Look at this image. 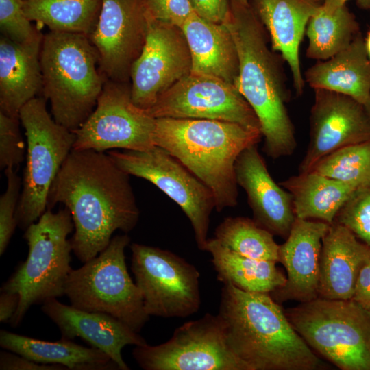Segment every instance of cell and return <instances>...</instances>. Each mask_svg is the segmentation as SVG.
I'll list each match as a JSON object with an SVG mask.
<instances>
[{
  "label": "cell",
  "mask_w": 370,
  "mask_h": 370,
  "mask_svg": "<svg viewBox=\"0 0 370 370\" xmlns=\"http://www.w3.org/2000/svg\"><path fill=\"white\" fill-rule=\"evenodd\" d=\"M181 29L190 51L191 72L214 76L234 85L239 62L234 40L226 25L210 21L195 13Z\"/></svg>",
  "instance_id": "24"
},
{
  "label": "cell",
  "mask_w": 370,
  "mask_h": 370,
  "mask_svg": "<svg viewBox=\"0 0 370 370\" xmlns=\"http://www.w3.org/2000/svg\"><path fill=\"white\" fill-rule=\"evenodd\" d=\"M335 222L370 248V186L356 191L338 212Z\"/></svg>",
  "instance_id": "34"
},
{
  "label": "cell",
  "mask_w": 370,
  "mask_h": 370,
  "mask_svg": "<svg viewBox=\"0 0 370 370\" xmlns=\"http://www.w3.org/2000/svg\"><path fill=\"white\" fill-rule=\"evenodd\" d=\"M131 270L150 316L184 318L201 305L199 273L184 258L159 247L132 243Z\"/></svg>",
  "instance_id": "10"
},
{
  "label": "cell",
  "mask_w": 370,
  "mask_h": 370,
  "mask_svg": "<svg viewBox=\"0 0 370 370\" xmlns=\"http://www.w3.org/2000/svg\"><path fill=\"white\" fill-rule=\"evenodd\" d=\"M330 224L295 217L286 241L280 245L279 262L286 271L285 284L273 292L277 302L301 303L319 297L322 240Z\"/></svg>",
  "instance_id": "18"
},
{
  "label": "cell",
  "mask_w": 370,
  "mask_h": 370,
  "mask_svg": "<svg viewBox=\"0 0 370 370\" xmlns=\"http://www.w3.org/2000/svg\"><path fill=\"white\" fill-rule=\"evenodd\" d=\"M46 103L43 96H38L19 112L27 138V154L16 219L23 230L46 211L52 184L76 138L74 132L54 120Z\"/></svg>",
  "instance_id": "9"
},
{
  "label": "cell",
  "mask_w": 370,
  "mask_h": 370,
  "mask_svg": "<svg viewBox=\"0 0 370 370\" xmlns=\"http://www.w3.org/2000/svg\"><path fill=\"white\" fill-rule=\"evenodd\" d=\"M0 352L1 370H66L60 365L42 364L31 360L14 352Z\"/></svg>",
  "instance_id": "39"
},
{
  "label": "cell",
  "mask_w": 370,
  "mask_h": 370,
  "mask_svg": "<svg viewBox=\"0 0 370 370\" xmlns=\"http://www.w3.org/2000/svg\"><path fill=\"white\" fill-rule=\"evenodd\" d=\"M23 10V0H0L1 35L19 44H27L43 38L40 29L33 26Z\"/></svg>",
  "instance_id": "33"
},
{
  "label": "cell",
  "mask_w": 370,
  "mask_h": 370,
  "mask_svg": "<svg viewBox=\"0 0 370 370\" xmlns=\"http://www.w3.org/2000/svg\"><path fill=\"white\" fill-rule=\"evenodd\" d=\"M19 296L17 293L1 291L0 321L10 323L17 310Z\"/></svg>",
  "instance_id": "41"
},
{
  "label": "cell",
  "mask_w": 370,
  "mask_h": 370,
  "mask_svg": "<svg viewBox=\"0 0 370 370\" xmlns=\"http://www.w3.org/2000/svg\"><path fill=\"white\" fill-rule=\"evenodd\" d=\"M235 173L238 185L247 195L254 220L272 234L286 238L295 219L292 197L272 178L257 145L241 153Z\"/></svg>",
  "instance_id": "19"
},
{
  "label": "cell",
  "mask_w": 370,
  "mask_h": 370,
  "mask_svg": "<svg viewBox=\"0 0 370 370\" xmlns=\"http://www.w3.org/2000/svg\"><path fill=\"white\" fill-rule=\"evenodd\" d=\"M310 115V140L299 166L308 172L329 153L370 141V110L348 95L317 88Z\"/></svg>",
  "instance_id": "17"
},
{
  "label": "cell",
  "mask_w": 370,
  "mask_h": 370,
  "mask_svg": "<svg viewBox=\"0 0 370 370\" xmlns=\"http://www.w3.org/2000/svg\"><path fill=\"white\" fill-rule=\"evenodd\" d=\"M212 256L218 280L241 290L272 294L282 287L286 276L275 262L247 257L233 251L215 238H208L205 250Z\"/></svg>",
  "instance_id": "28"
},
{
  "label": "cell",
  "mask_w": 370,
  "mask_h": 370,
  "mask_svg": "<svg viewBox=\"0 0 370 370\" xmlns=\"http://www.w3.org/2000/svg\"><path fill=\"white\" fill-rule=\"evenodd\" d=\"M157 19L181 27L195 13L190 0H147Z\"/></svg>",
  "instance_id": "37"
},
{
  "label": "cell",
  "mask_w": 370,
  "mask_h": 370,
  "mask_svg": "<svg viewBox=\"0 0 370 370\" xmlns=\"http://www.w3.org/2000/svg\"><path fill=\"white\" fill-rule=\"evenodd\" d=\"M215 238L225 247L243 256L279 262V248L273 234L254 219L226 217L217 227Z\"/></svg>",
  "instance_id": "31"
},
{
  "label": "cell",
  "mask_w": 370,
  "mask_h": 370,
  "mask_svg": "<svg viewBox=\"0 0 370 370\" xmlns=\"http://www.w3.org/2000/svg\"><path fill=\"white\" fill-rule=\"evenodd\" d=\"M260 132L210 119H156L154 145L177 159L212 192L215 210L238 201L235 163L246 148L257 145Z\"/></svg>",
  "instance_id": "4"
},
{
  "label": "cell",
  "mask_w": 370,
  "mask_h": 370,
  "mask_svg": "<svg viewBox=\"0 0 370 370\" xmlns=\"http://www.w3.org/2000/svg\"><path fill=\"white\" fill-rule=\"evenodd\" d=\"M130 242L127 234L112 237L97 256L72 269L64 293L71 306L111 315L138 333L149 316L127 271L125 249Z\"/></svg>",
  "instance_id": "8"
},
{
  "label": "cell",
  "mask_w": 370,
  "mask_h": 370,
  "mask_svg": "<svg viewBox=\"0 0 370 370\" xmlns=\"http://www.w3.org/2000/svg\"><path fill=\"white\" fill-rule=\"evenodd\" d=\"M73 229L71 214L64 207L57 212L47 209L25 230L27 259L1 288V291L19 296L17 310L10 322L13 327L21 323L32 305L65 295V284L73 269V250L67 236Z\"/></svg>",
  "instance_id": "6"
},
{
  "label": "cell",
  "mask_w": 370,
  "mask_h": 370,
  "mask_svg": "<svg viewBox=\"0 0 370 370\" xmlns=\"http://www.w3.org/2000/svg\"><path fill=\"white\" fill-rule=\"evenodd\" d=\"M227 343L250 370H318L325 367L269 293L225 283L218 314Z\"/></svg>",
  "instance_id": "2"
},
{
  "label": "cell",
  "mask_w": 370,
  "mask_h": 370,
  "mask_svg": "<svg viewBox=\"0 0 370 370\" xmlns=\"http://www.w3.org/2000/svg\"><path fill=\"white\" fill-rule=\"evenodd\" d=\"M304 77L313 89L348 95L370 110V59L361 33L345 49L308 68Z\"/></svg>",
  "instance_id": "25"
},
{
  "label": "cell",
  "mask_w": 370,
  "mask_h": 370,
  "mask_svg": "<svg viewBox=\"0 0 370 370\" xmlns=\"http://www.w3.org/2000/svg\"><path fill=\"white\" fill-rule=\"evenodd\" d=\"M291 195L295 217L332 224L357 191L352 186L313 171L299 173L280 182Z\"/></svg>",
  "instance_id": "27"
},
{
  "label": "cell",
  "mask_w": 370,
  "mask_h": 370,
  "mask_svg": "<svg viewBox=\"0 0 370 370\" xmlns=\"http://www.w3.org/2000/svg\"><path fill=\"white\" fill-rule=\"evenodd\" d=\"M191 70L190 51L181 27L156 18L150 12L145 42L130 72L134 103L149 110Z\"/></svg>",
  "instance_id": "15"
},
{
  "label": "cell",
  "mask_w": 370,
  "mask_h": 370,
  "mask_svg": "<svg viewBox=\"0 0 370 370\" xmlns=\"http://www.w3.org/2000/svg\"><path fill=\"white\" fill-rule=\"evenodd\" d=\"M42 38L19 44L1 36L0 112L19 117L22 107L42 92L40 62Z\"/></svg>",
  "instance_id": "23"
},
{
  "label": "cell",
  "mask_w": 370,
  "mask_h": 370,
  "mask_svg": "<svg viewBox=\"0 0 370 370\" xmlns=\"http://www.w3.org/2000/svg\"><path fill=\"white\" fill-rule=\"evenodd\" d=\"M155 126L156 119L134 103L127 83L107 79L93 112L74 131L73 149L147 150L155 146Z\"/></svg>",
  "instance_id": "13"
},
{
  "label": "cell",
  "mask_w": 370,
  "mask_h": 370,
  "mask_svg": "<svg viewBox=\"0 0 370 370\" xmlns=\"http://www.w3.org/2000/svg\"><path fill=\"white\" fill-rule=\"evenodd\" d=\"M41 310L58 327L62 338H81L106 354L120 370L130 369L122 358L121 351L125 346L147 344L138 332L106 313L83 310L62 304L57 298L45 301Z\"/></svg>",
  "instance_id": "20"
},
{
  "label": "cell",
  "mask_w": 370,
  "mask_h": 370,
  "mask_svg": "<svg viewBox=\"0 0 370 370\" xmlns=\"http://www.w3.org/2000/svg\"><path fill=\"white\" fill-rule=\"evenodd\" d=\"M348 0H323V6L332 11L345 5ZM357 5L362 10L370 11V0H356Z\"/></svg>",
  "instance_id": "42"
},
{
  "label": "cell",
  "mask_w": 370,
  "mask_h": 370,
  "mask_svg": "<svg viewBox=\"0 0 370 370\" xmlns=\"http://www.w3.org/2000/svg\"><path fill=\"white\" fill-rule=\"evenodd\" d=\"M370 259V248L349 229L334 221L322 240L319 297L352 299L359 273Z\"/></svg>",
  "instance_id": "22"
},
{
  "label": "cell",
  "mask_w": 370,
  "mask_h": 370,
  "mask_svg": "<svg viewBox=\"0 0 370 370\" xmlns=\"http://www.w3.org/2000/svg\"><path fill=\"white\" fill-rule=\"evenodd\" d=\"M352 300L370 314V259L359 273Z\"/></svg>",
  "instance_id": "40"
},
{
  "label": "cell",
  "mask_w": 370,
  "mask_h": 370,
  "mask_svg": "<svg viewBox=\"0 0 370 370\" xmlns=\"http://www.w3.org/2000/svg\"><path fill=\"white\" fill-rule=\"evenodd\" d=\"M147 111L155 119L219 120L261 132L256 114L234 84L197 73L182 77Z\"/></svg>",
  "instance_id": "14"
},
{
  "label": "cell",
  "mask_w": 370,
  "mask_h": 370,
  "mask_svg": "<svg viewBox=\"0 0 370 370\" xmlns=\"http://www.w3.org/2000/svg\"><path fill=\"white\" fill-rule=\"evenodd\" d=\"M195 13L217 23H224L231 10V0H190Z\"/></svg>",
  "instance_id": "38"
},
{
  "label": "cell",
  "mask_w": 370,
  "mask_h": 370,
  "mask_svg": "<svg viewBox=\"0 0 370 370\" xmlns=\"http://www.w3.org/2000/svg\"><path fill=\"white\" fill-rule=\"evenodd\" d=\"M14 167L5 168L7 178L6 190L0 197V255L2 256L17 226L16 212L17 210L21 180Z\"/></svg>",
  "instance_id": "35"
},
{
  "label": "cell",
  "mask_w": 370,
  "mask_h": 370,
  "mask_svg": "<svg viewBox=\"0 0 370 370\" xmlns=\"http://www.w3.org/2000/svg\"><path fill=\"white\" fill-rule=\"evenodd\" d=\"M107 153L128 175L150 182L175 201L190 222L198 248L205 250L210 217L215 209L214 195L206 184L156 145L147 150H112Z\"/></svg>",
  "instance_id": "11"
},
{
  "label": "cell",
  "mask_w": 370,
  "mask_h": 370,
  "mask_svg": "<svg viewBox=\"0 0 370 370\" xmlns=\"http://www.w3.org/2000/svg\"><path fill=\"white\" fill-rule=\"evenodd\" d=\"M27 18L50 31L89 36L99 18L102 0H23Z\"/></svg>",
  "instance_id": "29"
},
{
  "label": "cell",
  "mask_w": 370,
  "mask_h": 370,
  "mask_svg": "<svg viewBox=\"0 0 370 370\" xmlns=\"http://www.w3.org/2000/svg\"><path fill=\"white\" fill-rule=\"evenodd\" d=\"M360 33L356 16L346 4L332 11L322 4L306 27V56L318 61L328 60L347 47Z\"/></svg>",
  "instance_id": "30"
},
{
  "label": "cell",
  "mask_w": 370,
  "mask_h": 370,
  "mask_svg": "<svg viewBox=\"0 0 370 370\" xmlns=\"http://www.w3.org/2000/svg\"><path fill=\"white\" fill-rule=\"evenodd\" d=\"M0 346L34 362L60 365L70 370L119 369L103 352L63 338L45 341L1 330Z\"/></svg>",
  "instance_id": "26"
},
{
  "label": "cell",
  "mask_w": 370,
  "mask_h": 370,
  "mask_svg": "<svg viewBox=\"0 0 370 370\" xmlns=\"http://www.w3.org/2000/svg\"><path fill=\"white\" fill-rule=\"evenodd\" d=\"M57 203L71 214L72 250L83 263L102 251L116 230L127 234L139 219L130 175L108 153L92 149L69 154L52 184L47 209Z\"/></svg>",
  "instance_id": "1"
},
{
  "label": "cell",
  "mask_w": 370,
  "mask_h": 370,
  "mask_svg": "<svg viewBox=\"0 0 370 370\" xmlns=\"http://www.w3.org/2000/svg\"><path fill=\"white\" fill-rule=\"evenodd\" d=\"M323 0H249V5L267 31L273 50L288 64L298 95L305 80L301 71L299 47L308 23Z\"/></svg>",
  "instance_id": "21"
},
{
  "label": "cell",
  "mask_w": 370,
  "mask_h": 370,
  "mask_svg": "<svg viewBox=\"0 0 370 370\" xmlns=\"http://www.w3.org/2000/svg\"><path fill=\"white\" fill-rule=\"evenodd\" d=\"M285 313L309 347L342 370H370V314L352 299L318 297Z\"/></svg>",
  "instance_id": "7"
},
{
  "label": "cell",
  "mask_w": 370,
  "mask_h": 370,
  "mask_svg": "<svg viewBox=\"0 0 370 370\" xmlns=\"http://www.w3.org/2000/svg\"><path fill=\"white\" fill-rule=\"evenodd\" d=\"M240 1L245 4H249V0H240Z\"/></svg>",
  "instance_id": "44"
},
{
  "label": "cell",
  "mask_w": 370,
  "mask_h": 370,
  "mask_svg": "<svg viewBox=\"0 0 370 370\" xmlns=\"http://www.w3.org/2000/svg\"><path fill=\"white\" fill-rule=\"evenodd\" d=\"M365 43L368 56L370 59V29L367 34V36L365 39Z\"/></svg>",
  "instance_id": "43"
},
{
  "label": "cell",
  "mask_w": 370,
  "mask_h": 370,
  "mask_svg": "<svg viewBox=\"0 0 370 370\" xmlns=\"http://www.w3.org/2000/svg\"><path fill=\"white\" fill-rule=\"evenodd\" d=\"M234 40L239 73L234 86L260 122L264 151L271 158L291 155L297 147L286 103L288 91L279 58L267 46L265 28L249 4L231 0L224 23Z\"/></svg>",
  "instance_id": "3"
},
{
  "label": "cell",
  "mask_w": 370,
  "mask_h": 370,
  "mask_svg": "<svg viewBox=\"0 0 370 370\" xmlns=\"http://www.w3.org/2000/svg\"><path fill=\"white\" fill-rule=\"evenodd\" d=\"M19 117L0 112V167L18 166L24 160L25 146L21 136Z\"/></svg>",
  "instance_id": "36"
},
{
  "label": "cell",
  "mask_w": 370,
  "mask_h": 370,
  "mask_svg": "<svg viewBox=\"0 0 370 370\" xmlns=\"http://www.w3.org/2000/svg\"><path fill=\"white\" fill-rule=\"evenodd\" d=\"M42 96L54 120L75 131L93 112L107 79L88 36L49 31L40 51Z\"/></svg>",
  "instance_id": "5"
},
{
  "label": "cell",
  "mask_w": 370,
  "mask_h": 370,
  "mask_svg": "<svg viewBox=\"0 0 370 370\" xmlns=\"http://www.w3.org/2000/svg\"><path fill=\"white\" fill-rule=\"evenodd\" d=\"M309 171L347 184L357 191L369 187L370 141L340 148L317 161Z\"/></svg>",
  "instance_id": "32"
},
{
  "label": "cell",
  "mask_w": 370,
  "mask_h": 370,
  "mask_svg": "<svg viewBox=\"0 0 370 370\" xmlns=\"http://www.w3.org/2000/svg\"><path fill=\"white\" fill-rule=\"evenodd\" d=\"M132 354L145 370H250L230 347L218 314L210 313L186 322L166 342L136 346Z\"/></svg>",
  "instance_id": "12"
},
{
  "label": "cell",
  "mask_w": 370,
  "mask_h": 370,
  "mask_svg": "<svg viewBox=\"0 0 370 370\" xmlns=\"http://www.w3.org/2000/svg\"><path fill=\"white\" fill-rule=\"evenodd\" d=\"M149 16L147 0H102L98 21L88 38L107 79L130 80L132 64L145 42Z\"/></svg>",
  "instance_id": "16"
}]
</instances>
